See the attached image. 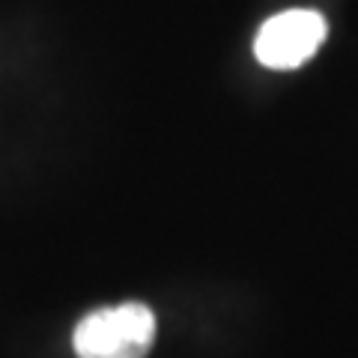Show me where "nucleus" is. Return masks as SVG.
Here are the masks:
<instances>
[{"label": "nucleus", "mask_w": 358, "mask_h": 358, "mask_svg": "<svg viewBox=\"0 0 358 358\" xmlns=\"http://www.w3.org/2000/svg\"><path fill=\"white\" fill-rule=\"evenodd\" d=\"M326 18L313 9H287L266 21L254 39V57L268 69H299L320 51L326 39Z\"/></svg>", "instance_id": "obj_2"}, {"label": "nucleus", "mask_w": 358, "mask_h": 358, "mask_svg": "<svg viewBox=\"0 0 358 358\" xmlns=\"http://www.w3.org/2000/svg\"><path fill=\"white\" fill-rule=\"evenodd\" d=\"M155 341V317L141 301L93 310L75 326L78 358H147Z\"/></svg>", "instance_id": "obj_1"}]
</instances>
